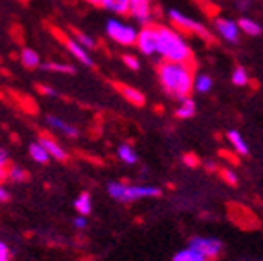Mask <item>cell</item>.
Listing matches in <instances>:
<instances>
[{
	"label": "cell",
	"instance_id": "8",
	"mask_svg": "<svg viewBox=\"0 0 263 261\" xmlns=\"http://www.w3.org/2000/svg\"><path fill=\"white\" fill-rule=\"evenodd\" d=\"M161 188L157 187H146V184H128L124 188L123 199L121 203H134L139 199H148V197H159Z\"/></svg>",
	"mask_w": 263,
	"mask_h": 261
},
{
	"label": "cell",
	"instance_id": "30",
	"mask_svg": "<svg viewBox=\"0 0 263 261\" xmlns=\"http://www.w3.org/2000/svg\"><path fill=\"white\" fill-rule=\"evenodd\" d=\"M121 59H123L124 64H126L130 69H134V71H137V69L141 68V62H139V59H137L136 55H128L126 53V55H123Z\"/></svg>",
	"mask_w": 263,
	"mask_h": 261
},
{
	"label": "cell",
	"instance_id": "28",
	"mask_svg": "<svg viewBox=\"0 0 263 261\" xmlns=\"http://www.w3.org/2000/svg\"><path fill=\"white\" fill-rule=\"evenodd\" d=\"M9 166H11V161H9L8 152L0 148V183H2V184H4V181H8Z\"/></svg>",
	"mask_w": 263,
	"mask_h": 261
},
{
	"label": "cell",
	"instance_id": "6",
	"mask_svg": "<svg viewBox=\"0 0 263 261\" xmlns=\"http://www.w3.org/2000/svg\"><path fill=\"white\" fill-rule=\"evenodd\" d=\"M189 247L194 250H197L199 254H203L209 261L218 259V256L223 250V243L219 239H214V237H201V236L192 237V239L189 241Z\"/></svg>",
	"mask_w": 263,
	"mask_h": 261
},
{
	"label": "cell",
	"instance_id": "19",
	"mask_svg": "<svg viewBox=\"0 0 263 261\" xmlns=\"http://www.w3.org/2000/svg\"><path fill=\"white\" fill-rule=\"evenodd\" d=\"M238 28H239V31H243L245 35H249V37H258L259 33H261V26L252 21V18H247V16L239 18Z\"/></svg>",
	"mask_w": 263,
	"mask_h": 261
},
{
	"label": "cell",
	"instance_id": "14",
	"mask_svg": "<svg viewBox=\"0 0 263 261\" xmlns=\"http://www.w3.org/2000/svg\"><path fill=\"white\" fill-rule=\"evenodd\" d=\"M18 61L22 62V66H24L26 69H37V68H41V64H42L41 55L31 48H22L21 55H18Z\"/></svg>",
	"mask_w": 263,
	"mask_h": 261
},
{
	"label": "cell",
	"instance_id": "15",
	"mask_svg": "<svg viewBox=\"0 0 263 261\" xmlns=\"http://www.w3.org/2000/svg\"><path fill=\"white\" fill-rule=\"evenodd\" d=\"M227 139H229L230 146L236 154L239 155H249V144L245 143V139L241 137V134L236 130H229L227 132Z\"/></svg>",
	"mask_w": 263,
	"mask_h": 261
},
{
	"label": "cell",
	"instance_id": "23",
	"mask_svg": "<svg viewBox=\"0 0 263 261\" xmlns=\"http://www.w3.org/2000/svg\"><path fill=\"white\" fill-rule=\"evenodd\" d=\"M212 86H214V81L210 75L201 73L194 79V91H197V94H206V91L212 90Z\"/></svg>",
	"mask_w": 263,
	"mask_h": 261
},
{
	"label": "cell",
	"instance_id": "32",
	"mask_svg": "<svg viewBox=\"0 0 263 261\" xmlns=\"http://www.w3.org/2000/svg\"><path fill=\"white\" fill-rule=\"evenodd\" d=\"M37 88V91L41 95H46V97H57V91L51 88V86H46V84H37L35 86Z\"/></svg>",
	"mask_w": 263,
	"mask_h": 261
},
{
	"label": "cell",
	"instance_id": "22",
	"mask_svg": "<svg viewBox=\"0 0 263 261\" xmlns=\"http://www.w3.org/2000/svg\"><path fill=\"white\" fill-rule=\"evenodd\" d=\"M172 261H209L203 254H199L197 250L194 249H183L172 257Z\"/></svg>",
	"mask_w": 263,
	"mask_h": 261
},
{
	"label": "cell",
	"instance_id": "16",
	"mask_svg": "<svg viewBox=\"0 0 263 261\" xmlns=\"http://www.w3.org/2000/svg\"><path fill=\"white\" fill-rule=\"evenodd\" d=\"M73 208L77 210L79 216H90L91 212V196L88 192H81L79 197L73 201Z\"/></svg>",
	"mask_w": 263,
	"mask_h": 261
},
{
	"label": "cell",
	"instance_id": "7",
	"mask_svg": "<svg viewBox=\"0 0 263 261\" xmlns=\"http://www.w3.org/2000/svg\"><path fill=\"white\" fill-rule=\"evenodd\" d=\"M136 46L141 53L146 55V57H152L157 55V33L154 24L150 26H143V29L137 31V41Z\"/></svg>",
	"mask_w": 263,
	"mask_h": 261
},
{
	"label": "cell",
	"instance_id": "1",
	"mask_svg": "<svg viewBox=\"0 0 263 261\" xmlns=\"http://www.w3.org/2000/svg\"><path fill=\"white\" fill-rule=\"evenodd\" d=\"M194 64L163 61L157 64V77L164 94L177 101L190 97L194 91Z\"/></svg>",
	"mask_w": 263,
	"mask_h": 261
},
{
	"label": "cell",
	"instance_id": "4",
	"mask_svg": "<svg viewBox=\"0 0 263 261\" xmlns=\"http://www.w3.org/2000/svg\"><path fill=\"white\" fill-rule=\"evenodd\" d=\"M106 35L121 46H136L137 41V29L117 18H110L106 22Z\"/></svg>",
	"mask_w": 263,
	"mask_h": 261
},
{
	"label": "cell",
	"instance_id": "3",
	"mask_svg": "<svg viewBox=\"0 0 263 261\" xmlns=\"http://www.w3.org/2000/svg\"><path fill=\"white\" fill-rule=\"evenodd\" d=\"M168 18L177 31H185V33H190V35H196V37L206 41L209 44H214V42H216V39H214L212 33H210L203 24H199L197 21L190 18L189 15H183V13L177 11V9H170Z\"/></svg>",
	"mask_w": 263,
	"mask_h": 261
},
{
	"label": "cell",
	"instance_id": "31",
	"mask_svg": "<svg viewBox=\"0 0 263 261\" xmlns=\"http://www.w3.org/2000/svg\"><path fill=\"white\" fill-rule=\"evenodd\" d=\"M183 163L190 168H197L199 164H201V159H199L196 154H185L183 155Z\"/></svg>",
	"mask_w": 263,
	"mask_h": 261
},
{
	"label": "cell",
	"instance_id": "36",
	"mask_svg": "<svg viewBox=\"0 0 263 261\" xmlns=\"http://www.w3.org/2000/svg\"><path fill=\"white\" fill-rule=\"evenodd\" d=\"M82 2H86V4L95 6V8H103V0H82Z\"/></svg>",
	"mask_w": 263,
	"mask_h": 261
},
{
	"label": "cell",
	"instance_id": "39",
	"mask_svg": "<svg viewBox=\"0 0 263 261\" xmlns=\"http://www.w3.org/2000/svg\"><path fill=\"white\" fill-rule=\"evenodd\" d=\"M9 261H11V259H9Z\"/></svg>",
	"mask_w": 263,
	"mask_h": 261
},
{
	"label": "cell",
	"instance_id": "33",
	"mask_svg": "<svg viewBox=\"0 0 263 261\" xmlns=\"http://www.w3.org/2000/svg\"><path fill=\"white\" fill-rule=\"evenodd\" d=\"M0 261H9V249L4 241H0Z\"/></svg>",
	"mask_w": 263,
	"mask_h": 261
},
{
	"label": "cell",
	"instance_id": "11",
	"mask_svg": "<svg viewBox=\"0 0 263 261\" xmlns=\"http://www.w3.org/2000/svg\"><path fill=\"white\" fill-rule=\"evenodd\" d=\"M37 143H41L42 146H44V150L49 154V157H55L57 161H62V163H66V161H68V157H70V155H68V152H66L64 148H62L53 137H49V135L41 134V135H39Z\"/></svg>",
	"mask_w": 263,
	"mask_h": 261
},
{
	"label": "cell",
	"instance_id": "10",
	"mask_svg": "<svg viewBox=\"0 0 263 261\" xmlns=\"http://www.w3.org/2000/svg\"><path fill=\"white\" fill-rule=\"evenodd\" d=\"M214 31L218 33L219 37L227 42H239V28H238V22L234 21H229V18H216L214 21Z\"/></svg>",
	"mask_w": 263,
	"mask_h": 261
},
{
	"label": "cell",
	"instance_id": "37",
	"mask_svg": "<svg viewBox=\"0 0 263 261\" xmlns=\"http://www.w3.org/2000/svg\"><path fill=\"white\" fill-rule=\"evenodd\" d=\"M206 168H209V170H218V168H216V164H212V163H209V164H206Z\"/></svg>",
	"mask_w": 263,
	"mask_h": 261
},
{
	"label": "cell",
	"instance_id": "9",
	"mask_svg": "<svg viewBox=\"0 0 263 261\" xmlns=\"http://www.w3.org/2000/svg\"><path fill=\"white\" fill-rule=\"evenodd\" d=\"M128 16H132L141 26H150L154 18L152 0H130V11Z\"/></svg>",
	"mask_w": 263,
	"mask_h": 261
},
{
	"label": "cell",
	"instance_id": "12",
	"mask_svg": "<svg viewBox=\"0 0 263 261\" xmlns=\"http://www.w3.org/2000/svg\"><path fill=\"white\" fill-rule=\"evenodd\" d=\"M114 88L117 91H119L121 95H123L124 99H126L130 104H134V106L141 108L144 106V102H146V97H144L143 94H141L137 88H132V86L124 84V82H114Z\"/></svg>",
	"mask_w": 263,
	"mask_h": 261
},
{
	"label": "cell",
	"instance_id": "27",
	"mask_svg": "<svg viewBox=\"0 0 263 261\" xmlns=\"http://www.w3.org/2000/svg\"><path fill=\"white\" fill-rule=\"evenodd\" d=\"M249 73H247V69L243 68V66H236L234 71H232V84L234 86H239V88H243V86L249 84Z\"/></svg>",
	"mask_w": 263,
	"mask_h": 261
},
{
	"label": "cell",
	"instance_id": "25",
	"mask_svg": "<svg viewBox=\"0 0 263 261\" xmlns=\"http://www.w3.org/2000/svg\"><path fill=\"white\" fill-rule=\"evenodd\" d=\"M71 29V37L75 39V41L79 42V44L82 46V48H86V49H91L95 48V41L88 35V33L81 31L79 28H70Z\"/></svg>",
	"mask_w": 263,
	"mask_h": 261
},
{
	"label": "cell",
	"instance_id": "13",
	"mask_svg": "<svg viewBox=\"0 0 263 261\" xmlns=\"http://www.w3.org/2000/svg\"><path fill=\"white\" fill-rule=\"evenodd\" d=\"M46 123H48L49 128H53V130H57V132H62V134L68 135V137H77L79 135L77 128L68 124L66 121H62V119L55 117V115H48V117H46Z\"/></svg>",
	"mask_w": 263,
	"mask_h": 261
},
{
	"label": "cell",
	"instance_id": "34",
	"mask_svg": "<svg viewBox=\"0 0 263 261\" xmlns=\"http://www.w3.org/2000/svg\"><path fill=\"white\" fill-rule=\"evenodd\" d=\"M86 225H88V221L84 219V216H79V217H75V219H73V227L77 230H84V229H86Z\"/></svg>",
	"mask_w": 263,
	"mask_h": 261
},
{
	"label": "cell",
	"instance_id": "5",
	"mask_svg": "<svg viewBox=\"0 0 263 261\" xmlns=\"http://www.w3.org/2000/svg\"><path fill=\"white\" fill-rule=\"evenodd\" d=\"M49 31L53 33L57 41H61L62 44H64V48L68 49V51H70L71 57L77 59V61L81 62V64L88 66V68H95V62L91 61V57L88 55V49L82 48V46L79 44V42L75 41L73 37H68V35H64V33H62L59 28H55V26H49Z\"/></svg>",
	"mask_w": 263,
	"mask_h": 261
},
{
	"label": "cell",
	"instance_id": "38",
	"mask_svg": "<svg viewBox=\"0 0 263 261\" xmlns=\"http://www.w3.org/2000/svg\"><path fill=\"white\" fill-rule=\"evenodd\" d=\"M21 2H29V0H21Z\"/></svg>",
	"mask_w": 263,
	"mask_h": 261
},
{
	"label": "cell",
	"instance_id": "20",
	"mask_svg": "<svg viewBox=\"0 0 263 261\" xmlns=\"http://www.w3.org/2000/svg\"><path fill=\"white\" fill-rule=\"evenodd\" d=\"M29 157L39 164H48L49 163V154L44 150L41 143H31L29 144Z\"/></svg>",
	"mask_w": 263,
	"mask_h": 261
},
{
	"label": "cell",
	"instance_id": "17",
	"mask_svg": "<svg viewBox=\"0 0 263 261\" xmlns=\"http://www.w3.org/2000/svg\"><path fill=\"white\" fill-rule=\"evenodd\" d=\"M196 115V101L192 97H186L181 101V104L176 110L177 119H192Z\"/></svg>",
	"mask_w": 263,
	"mask_h": 261
},
{
	"label": "cell",
	"instance_id": "35",
	"mask_svg": "<svg viewBox=\"0 0 263 261\" xmlns=\"http://www.w3.org/2000/svg\"><path fill=\"white\" fill-rule=\"evenodd\" d=\"M6 201H9V192L6 190L4 184L0 183V203H6Z\"/></svg>",
	"mask_w": 263,
	"mask_h": 261
},
{
	"label": "cell",
	"instance_id": "2",
	"mask_svg": "<svg viewBox=\"0 0 263 261\" xmlns=\"http://www.w3.org/2000/svg\"><path fill=\"white\" fill-rule=\"evenodd\" d=\"M157 33V55L163 57V61L181 62V64H192L194 53L189 42L183 39L176 28L163 24H154Z\"/></svg>",
	"mask_w": 263,
	"mask_h": 261
},
{
	"label": "cell",
	"instance_id": "24",
	"mask_svg": "<svg viewBox=\"0 0 263 261\" xmlns=\"http://www.w3.org/2000/svg\"><path fill=\"white\" fill-rule=\"evenodd\" d=\"M117 155H119V159L126 164H136L137 159H139L136 150H134L130 144H121V146L117 148Z\"/></svg>",
	"mask_w": 263,
	"mask_h": 261
},
{
	"label": "cell",
	"instance_id": "29",
	"mask_svg": "<svg viewBox=\"0 0 263 261\" xmlns=\"http://www.w3.org/2000/svg\"><path fill=\"white\" fill-rule=\"evenodd\" d=\"M219 176H221V179L225 181L227 184H230V187H236V184H238V177H236L234 172L229 170V168H221V170H219Z\"/></svg>",
	"mask_w": 263,
	"mask_h": 261
},
{
	"label": "cell",
	"instance_id": "26",
	"mask_svg": "<svg viewBox=\"0 0 263 261\" xmlns=\"http://www.w3.org/2000/svg\"><path fill=\"white\" fill-rule=\"evenodd\" d=\"M29 179V174L24 170V168L16 166V164H11L8 170V181H13V183H24V181Z\"/></svg>",
	"mask_w": 263,
	"mask_h": 261
},
{
	"label": "cell",
	"instance_id": "18",
	"mask_svg": "<svg viewBox=\"0 0 263 261\" xmlns=\"http://www.w3.org/2000/svg\"><path fill=\"white\" fill-rule=\"evenodd\" d=\"M103 8L115 13V15H128L130 0H103Z\"/></svg>",
	"mask_w": 263,
	"mask_h": 261
},
{
	"label": "cell",
	"instance_id": "21",
	"mask_svg": "<svg viewBox=\"0 0 263 261\" xmlns=\"http://www.w3.org/2000/svg\"><path fill=\"white\" fill-rule=\"evenodd\" d=\"M44 71H53V73H64V75H73L75 68L71 64H64V62H44L41 64Z\"/></svg>",
	"mask_w": 263,
	"mask_h": 261
}]
</instances>
